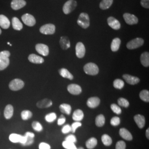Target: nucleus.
I'll list each match as a JSON object with an SVG mask.
<instances>
[{"instance_id":"nucleus-53","label":"nucleus","mask_w":149,"mask_h":149,"mask_svg":"<svg viewBox=\"0 0 149 149\" xmlns=\"http://www.w3.org/2000/svg\"><path fill=\"white\" fill-rule=\"evenodd\" d=\"M77 149H84L82 147H80V148H77Z\"/></svg>"},{"instance_id":"nucleus-30","label":"nucleus","mask_w":149,"mask_h":149,"mask_svg":"<svg viewBox=\"0 0 149 149\" xmlns=\"http://www.w3.org/2000/svg\"><path fill=\"white\" fill-rule=\"evenodd\" d=\"M59 73L60 76L64 78H66L70 80H72L74 78L73 75L71 74L68 70L65 68H62L59 70Z\"/></svg>"},{"instance_id":"nucleus-19","label":"nucleus","mask_w":149,"mask_h":149,"mask_svg":"<svg viewBox=\"0 0 149 149\" xmlns=\"http://www.w3.org/2000/svg\"><path fill=\"white\" fill-rule=\"evenodd\" d=\"M100 103V100L98 97H93L90 98L87 102V106L91 108H96L98 106Z\"/></svg>"},{"instance_id":"nucleus-6","label":"nucleus","mask_w":149,"mask_h":149,"mask_svg":"<svg viewBox=\"0 0 149 149\" xmlns=\"http://www.w3.org/2000/svg\"><path fill=\"white\" fill-rule=\"evenodd\" d=\"M144 43V39L140 38H136L129 42L127 44V47L128 49L133 50L141 47Z\"/></svg>"},{"instance_id":"nucleus-43","label":"nucleus","mask_w":149,"mask_h":149,"mask_svg":"<svg viewBox=\"0 0 149 149\" xmlns=\"http://www.w3.org/2000/svg\"><path fill=\"white\" fill-rule=\"evenodd\" d=\"M111 108L112 111L117 114H120L122 113V109L120 107L118 106L116 104H112L111 106Z\"/></svg>"},{"instance_id":"nucleus-33","label":"nucleus","mask_w":149,"mask_h":149,"mask_svg":"<svg viewBox=\"0 0 149 149\" xmlns=\"http://www.w3.org/2000/svg\"><path fill=\"white\" fill-rule=\"evenodd\" d=\"M97 145V140L95 138L89 139L86 143V146L88 149H93L95 148Z\"/></svg>"},{"instance_id":"nucleus-20","label":"nucleus","mask_w":149,"mask_h":149,"mask_svg":"<svg viewBox=\"0 0 149 149\" xmlns=\"http://www.w3.org/2000/svg\"><path fill=\"white\" fill-rule=\"evenodd\" d=\"M28 60L33 64H42L44 61V60L42 57H40L34 54H32L29 55Z\"/></svg>"},{"instance_id":"nucleus-4","label":"nucleus","mask_w":149,"mask_h":149,"mask_svg":"<svg viewBox=\"0 0 149 149\" xmlns=\"http://www.w3.org/2000/svg\"><path fill=\"white\" fill-rule=\"evenodd\" d=\"M24 86V82L19 79H15L10 82L8 87L11 91H17L21 90Z\"/></svg>"},{"instance_id":"nucleus-23","label":"nucleus","mask_w":149,"mask_h":149,"mask_svg":"<svg viewBox=\"0 0 149 149\" xmlns=\"http://www.w3.org/2000/svg\"><path fill=\"white\" fill-rule=\"evenodd\" d=\"M14 113L13 107L11 104H8L6 106L4 110V117L6 119H10L12 117Z\"/></svg>"},{"instance_id":"nucleus-14","label":"nucleus","mask_w":149,"mask_h":149,"mask_svg":"<svg viewBox=\"0 0 149 149\" xmlns=\"http://www.w3.org/2000/svg\"><path fill=\"white\" fill-rule=\"evenodd\" d=\"M26 5V2L24 0H12L11 2V8L13 10H18Z\"/></svg>"},{"instance_id":"nucleus-47","label":"nucleus","mask_w":149,"mask_h":149,"mask_svg":"<svg viewBox=\"0 0 149 149\" xmlns=\"http://www.w3.org/2000/svg\"><path fill=\"white\" fill-rule=\"evenodd\" d=\"M65 141L71 142V143H73L74 144V143H76L77 141V139H76V136L74 135L71 134V135H68L65 138Z\"/></svg>"},{"instance_id":"nucleus-37","label":"nucleus","mask_w":149,"mask_h":149,"mask_svg":"<svg viewBox=\"0 0 149 149\" xmlns=\"http://www.w3.org/2000/svg\"><path fill=\"white\" fill-rule=\"evenodd\" d=\"M21 118L23 120H27L31 119L33 116V113L29 110H24L21 112Z\"/></svg>"},{"instance_id":"nucleus-38","label":"nucleus","mask_w":149,"mask_h":149,"mask_svg":"<svg viewBox=\"0 0 149 149\" xmlns=\"http://www.w3.org/2000/svg\"><path fill=\"white\" fill-rule=\"evenodd\" d=\"M113 86L116 88L121 90L124 86V82L123 80L120 79H116L113 82Z\"/></svg>"},{"instance_id":"nucleus-5","label":"nucleus","mask_w":149,"mask_h":149,"mask_svg":"<svg viewBox=\"0 0 149 149\" xmlns=\"http://www.w3.org/2000/svg\"><path fill=\"white\" fill-rule=\"evenodd\" d=\"M77 6L75 0H69L65 2L63 7V11L65 15H68L74 10Z\"/></svg>"},{"instance_id":"nucleus-45","label":"nucleus","mask_w":149,"mask_h":149,"mask_svg":"<svg viewBox=\"0 0 149 149\" xmlns=\"http://www.w3.org/2000/svg\"><path fill=\"white\" fill-rule=\"evenodd\" d=\"M116 149H126V144L124 141H118L116 145Z\"/></svg>"},{"instance_id":"nucleus-32","label":"nucleus","mask_w":149,"mask_h":149,"mask_svg":"<svg viewBox=\"0 0 149 149\" xmlns=\"http://www.w3.org/2000/svg\"><path fill=\"white\" fill-rule=\"evenodd\" d=\"M113 2V0H102L100 4V7L103 10H107L112 6Z\"/></svg>"},{"instance_id":"nucleus-42","label":"nucleus","mask_w":149,"mask_h":149,"mask_svg":"<svg viewBox=\"0 0 149 149\" xmlns=\"http://www.w3.org/2000/svg\"><path fill=\"white\" fill-rule=\"evenodd\" d=\"M118 103L120 106L123 107H128L129 106V102H128L127 100L124 98H119L118 100Z\"/></svg>"},{"instance_id":"nucleus-21","label":"nucleus","mask_w":149,"mask_h":149,"mask_svg":"<svg viewBox=\"0 0 149 149\" xmlns=\"http://www.w3.org/2000/svg\"><path fill=\"white\" fill-rule=\"evenodd\" d=\"M10 26V21L8 18L3 15H0V27L7 29Z\"/></svg>"},{"instance_id":"nucleus-9","label":"nucleus","mask_w":149,"mask_h":149,"mask_svg":"<svg viewBox=\"0 0 149 149\" xmlns=\"http://www.w3.org/2000/svg\"><path fill=\"white\" fill-rule=\"evenodd\" d=\"M22 19L23 23L29 27H33L36 23V20L32 15L26 13L22 16Z\"/></svg>"},{"instance_id":"nucleus-46","label":"nucleus","mask_w":149,"mask_h":149,"mask_svg":"<svg viewBox=\"0 0 149 149\" xmlns=\"http://www.w3.org/2000/svg\"><path fill=\"white\" fill-rule=\"evenodd\" d=\"M81 126H82V124L80 122H76L72 124V125L71 126V132L73 133H74L75 131L76 130V129L79 128V127H81Z\"/></svg>"},{"instance_id":"nucleus-2","label":"nucleus","mask_w":149,"mask_h":149,"mask_svg":"<svg viewBox=\"0 0 149 149\" xmlns=\"http://www.w3.org/2000/svg\"><path fill=\"white\" fill-rule=\"evenodd\" d=\"M77 24L82 28L86 29L90 26V17L87 13H81L77 19Z\"/></svg>"},{"instance_id":"nucleus-12","label":"nucleus","mask_w":149,"mask_h":149,"mask_svg":"<svg viewBox=\"0 0 149 149\" xmlns=\"http://www.w3.org/2000/svg\"><path fill=\"white\" fill-rule=\"evenodd\" d=\"M36 50L38 53L44 56H48L49 53V47L44 44H37L36 45Z\"/></svg>"},{"instance_id":"nucleus-35","label":"nucleus","mask_w":149,"mask_h":149,"mask_svg":"<svg viewBox=\"0 0 149 149\" xmlns=\"http://www.w3.org/2000/svg\"><path fill=\"white\" fill-rule=\"evenodd\" d=\"M105 118L103 114L98 115L96 118V125L98 127H102L104 125Z\"/></svg>"},{"instance_id":"nucleus-52","label":"nucleus","mask_w":149,"mask_h":149,"mask_svg":"<svg viewBox=\"0 0 149 149\" xmlns=\"http://www.w3.org/2000/svg\"><path fill=\"white\" fill-rule=\"evenodd\" d=\"M149 128L146 130V138H148V139H149Z\"/></svg>"},{"instance_id":"nucleus-50","label":"nucleus","mask_w":149,"mask_h":149,"mask_svg":"<svg viewBox=\"0 0 149 149\" xmlns=\"http://www.w3.org/2000/svg\"><path fill=\"white\" fill-rule=\"evenodd\" d=\"M66 121V118H65L63 115H61L58 120V125H63Z\"/></svg>"},{"instance_id":"nucleus-49","label":"nucleus","mask_w":149,"mask_h":149,"mask_svg":"<svg viewBox=\"0 0 149 149\" xmlns=\"http://www.w3.org/2000/svg\"><path fill=\"white\" fill-rule=\"evenodd\" d=\"M39 149H51V146L49 144L42 142L39 145Z\"/></svg>"},{"instance_id":"nucleus-15","label":"nucleus","mask_w":149,"mask_h":149,"mask_svg":"<svg viewBox=\"0 0 149 149\" xmlns=\"http://www.w3.org/2000/svg\"><path fill=\"white\" fill-rule=\"evenodd\" d=\"M68 91L71 95H79L82 92V88L77 84H70L68 86Z\"/></svg>"},{"instance_id":"nucleus-39","label":"nucleus","mask_w":149,"mask_h":149,"mask_svg":"<svg viewBox=\"0 0 149 149\" xmlns=\"http://www.w3.org/2000/svg\"><path fill=\"white\" fill-rule=\"evenodd\" d=\"M56 119V114L55 113H50L47 114L45 117V120L48 123H52L54 122Z\"/></svg>"},{"instance_id":"nucleus-13","label":"nucleus","mask_w":149,"mask_h":149,"mask_svg":"<svg viewBox=\"0 0 149 149\" xmlns=\"http://www.w3.org/2000/svg\"><path fill=\"white\" fill-rule=\"evenodd\" d=\"M107 22L109 26L114 30H118L121 27L120 22L113 17H109L107 19Z\"/></svg>"},{"instance_id":"nucleus-25","label":"nucleus","mask_w":149,"mask_h":149,"mask_svg":"<svg viewBox=\"0 0 149 149\" xmlns=\"http://www.w3.org/2000/svg\"><path fill=\"white\" fill-rule=\"evenodd\" d=\"M60 45L63 50H67L70 47V42L69 39L67 37H61L60 40Z\"/></svg>"},{"instance_id":"nucleus-3","label":"nucleus","mask_w":149,"mask_h":149,"mask_svg":"<svg viewBox=\"0 0 149 149\" xmlns=\"http://www.w3.org/2000/svg\"><path fill=\"white\" fill-rule=\"evenodd\" d=\"M84 70L86 74L90 75H96L99 72V68L96 64L89 63L86 64L84 67Z\"/></svg>"},{"instance_id":"nucleus-28","label":"nucleus","mask_w":149,"mask_h":149,"mask_svg":"<svg viewBox=\"0 0 149 149\" xmlns=\"http://www.w3.org/2000/svg\"><path fill=\"white\" fill-rule=\"evenodd\" d=\"M120 44H121V40L119 38H114L112 40L111 45V48L112 51L114 52H117L120 48Z\"/></svg>"},{"instance_id":"nucleus-40","label":"nucleus","mask_w":149,"mask_h":149,"mask_svg":"<svg viewBox=\"0 0 149 149\" xmlns=\"http://www.w3.org/2000/svg\"><path fill=\"white\" fill-rule=\"evenodd\" d=\"M32 127L33 129L37 132H40L43 130V126L40 123L37 121H34L32 123Z\"/></svg>"},{"instance_id":"nucleus-10","label":"nucleus","mask_w":149,"mask_h":149,"mask_svg":"<svg viewBox=\"0 0 149 149\" xmlns=\"http://www.w3.org/2000/svg\"><path fill=\"white\" fill-rule=\"evenodd\" d=\"M123 18L125 22L129 25H133L138 23L139 19L138 17L129 13H124L123 15Z\"/></svg>"},{"instance_id":"nucleus-51","label":"nucleus","mask_w":149,"mask_h":149,"mask_svg":"<svg viewBox=\"0 0 149 149\" xmlns=\"http://www.w3.org/2000/svg\"><path fill=\"white\" fill-rule=\"evenodd\" d=\"M141 5L145 8H149V0H141Z\"/></svg>"},{"instance_id":"nucleus-27","label":"nucleus","mask_w":149,"mask_h":149,"mask_svg":"<svg viewBox=\"0 0 149 149\" xmlns=\"http://www.w3.org/2000/svg\"><path fill=\"white\" fill-rule=\"evenodd\" d=\"M84 117V114L81 109L76 110L72 115V119L76 122L81 121Z\"/></svg>"},{"instance_id":"nucleus-41","label":"nucleus","mask_w":149,"mask_h":149,"mask_svg":"<svg viewBox=\"0 0 149 149\" xmlns=\"http://www.w3.org/2000/svg\"><path fill=\"white\" fill-rule=\"evenodd\" d=\"M62 145L64 148L66 149H77L74 143L69 142L65 140L63 142Z\"/></svg>"},{"instance_id":"nucleus-7","label":"nucleus","mask_w":149,"mask_h":149,"mask_svg":"<svg viewBox=\"0 0 149 149\" xmlns=\"http://www.w3.org/2000/svg\"><path fill=\"white\" fill-rule=\"evenodd\" d=\"M9 140L12 143H20L23 145L26 142V138L24 135L16 133H12L9 136Z\"/></svg>"},{"instance_id":"nucleus-26","label":"nucleus","mask_w":149,"mask_h":149,"mask_svg":"<svg viewBox=\"0 0 149 149\" xmlns=\"http://www.w3.org/2000/svg\"><path fill=\"white\" fill-rule=\"evenodd\" d=\"M12 27L16 31H21L23 28V24L21 22L17 17H13L12 19Z\"/></svg>"},{"instance_id":"nucleus-11","label":"nucleus","mask_w":149,"mask_h":149,"mask_svg":"<svg viewBox=\"0 0 149 149\" xmlns=\"http://www.w3.org/2000/svg\"><path fill=\"white\" fill-rule=\"evenodd\" d=\"M76 55L78 58H83L85 55L86 49L84 44L81 42L77 43L76 45Z\"/></svg>"},{"instance_id":"nucleus-16","label":"nucleus","mask_w":149,"mask_h":149,"mask_svg":"<svg viewBox=\"0 0 149 149\" xmlns=\"http://www.w3.org/2000/svg\"><path fill=\"white\" fill-rule=\"evenodd\" d=\"M123 77L128 84L130 85H136V84H138L140 81V79H139L138 77L130 75V74H123Z\"/></svg>"},{"instance_id":"nucleus-24","label":"nucleus","mask_w":149,"mask_h":149,"mask_svg":"<svg viewBox=\"0 0 149 149\" xmlns=\"http://www.w3.org/2000/svg\"><path fill=\"white\" fill-rule=\"evenodd\" d=\"M134 119L139 128L140 129L144 128L145 124V119L143 116L137 114L135 116Z\"/></svg>"},{"instance_id":"nucleus-54","label":"nucleus","mask_w":149,"mask_h":149,"mask_svg":"<svg viewBox=\"0 0 149 149\" xmlns=\"http://www.w3.org/2000/svg\"><path fill=\"white\" fill-rule=\"evenodd\" d=\"M1 33H2V31H1V29H0V35L1 34Z\"/></svg>"},{"instance_id":"nucleus-18","label":"nucleus","mask_w":149,"mask_h":149,"mask_svg":"<svg viewBox=\"0 0 149 149\" xmlns=\"http://www.w3.org/2000/svg\"><path fill=\"white\" fill-rule=\"evenodd\" d=\"M24 136L26 138V142L24 144H23V146H30L34 143V138L35 137V135L33 133L27 132Z\"/></svg>"},{"instance_id":"nucleus-48","label":"nucleus","mask_w":149,"mask_h":149,"mask_svg":"<svg viewBox=\"0 0 149 149\" xmlns=\"http://www.w3.org/2000/svg\"><path fill=\"white\" fill-rule=\"evenodd\" d=\"M61 132L63 133L64 134L68 133L70 132H71V126L69 124H66V125H64L61 129Z\"/></svg>"},{"instance_id":"nucleus-22","label":"nucleus","mask_w":149,"mask_h":149,"mask_svg":"<svg viewBox=\"0 0 149 149\" xmlns=\"http://www.w3.org/2000/svg\"><path fill=\"white\" fill-rule=\"evenodd\" d=\"M119 135L122 138L128 141H130L133 139V136L132 134L125 128H121L119 130Z\"/></svg>"},{"instance_id":"nucleus-8","label":"nucleus","mask_w":149,"mask_h":149,"mask_svg":"<svg viewBox=\"0 0 149 149\" xmlns=\"http://www.w3.org/2000/svg\"><path fill=\"white\" fill-rule=\"evenodd\" d=\"M40 32L45 35H52L55 32V26L53 24H47L40 28Z\"/></svg>"},{"instance_id":"nucleus-44","label":"nucleus","mask_w":149,"mask_h":149,"mask_svg":"<svg viewBox=\"0 0 149 149\" xmlns=\"http://www.w3.org/2000/svg\"><path fill=\"white\" fill-rule=\"evenodd\" d=\"M120 123V118L118 117H114L111 120V124L113 126H117Z\"/></svg>"},{"instance_id":"nucleus-29","label":"nucleus","mask_w":149,"mask_h":149,"mask_svg":"<svg viewBox=\"0 0 149 149\" xmlns=\"http://www.w3.org/2000/svg\"><path fill=\"white\" fill-rule=\"evenodd\" d=\"M140 61L141 64L145 67H149V53L148 52H144L141 54L140 56Z\"/></svg>"},{"instance_id":"nucleus-31","label":"nucleus","mask_w":149,"mask_h":149,"mask_svg":"<svg viewBox=\"0 0 149 149\" xmlns=\"http://www.w3.org/2000/svg\"><path fill=\"white\" fill-rule=\"evenodd\" d=\"M60 111L63 113L70 115L71 112V107L69 104L66 103L61 104L59 107Z\"/></svg>"},{"instance_id":"nucleus-17","label":"nucleus","mask_w":149,"mask_h":149,"mask_svg":"<svg viewBox=\"0 0 149 149\" xmlns=\"http://www.w3.org/2000/svg\"><path fill=\"white\" fill-rule=\"evenodd\" d=\"M53 105V102L48 98H44L37 103V107L39 108H47Z\"/></svg>"},{"instance_id":"nucleus-34","label":"nucleus","mask_w":149,"mask_h":149,"mask_svg":"<svg viewBox=\"0 0 149 149\" xmlns=\"http://www.w3.org/2000/svg\"><path fill=\"white\" fill-rule=\"evenodd\" d=\"M102 141L105 146H109L112 143V139L108 135L104 134L102 136Z\"/></svg>"},{"instance_id":"nucleus-1","label":"nucleus","mask_w":149,"mask_h":149,"mask_svg":"<svg viewBox=\"0 0 149 149\" xmlns=\"http://www.w3.org/2000/svg\"><path fill=\"white\" fill-rule=\"evenodd\" d=\"M10 55V52L7 50L0 52V71L4 70L9 66Z\"/></svg>"},{"instance_id":"nucleus-36","label":"nucleus","mask_w":149,"mask_h":149,"mask_svg":"<svg viewBox=\"0 0 149 149\" xmlns=\"http://www.w3.org/2000/svg\"><path fill=\"white\" fill-rule=\"evenodd\" d=\"M140 98L141 100L145 102H149V92L148 90L141 91L139 94Z\"/></svg>"}]
</instances>
